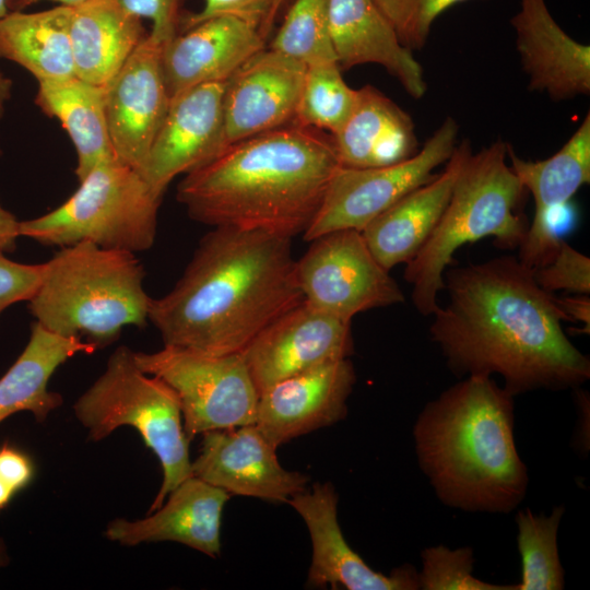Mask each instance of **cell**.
<instances>
[{
  "label": "cell",
  "instance_id": "cell-28",
  "mask_svg": "<svg viewBox=\"0 0 590 590\" xmlns=\"http://www.w3.org/2000/svg\"><path fill=\"white\" fill-rule=\"evenodd\" d=\"M35 104L47 116L60 121L78 157L75 176L80 181L95 166L117 158L109 137L104 86L76 75L38 82Z\"/></svg>",
  "mask_w": 590,
  "mask_h": 590
},
{
  "label": "cell",
  "instance_id": "cell-44",
  "mask_svg": "<svg viewBox=\"0 0 590 590\" xmlns=\"http://www.w3.org/2000/svg\"><path fill=\"white\" fill-rule=\"evenodd\" d=\"M13 82L0 70V119L3 117L7 105L12 97ZM2 156V151L0 149V157Z\"/></svg>",
  "mask_w": 590,
  "mask_h": 590
},
{
  "label": "cell",
  "instance_id": "cell-33",
  "mask_svg": "<svg viewBox=\"0 0 590 590\" xmlns=\"http://www.w3.org/2000/svg\"><path fill=\"white\" fill-rule=\"evenodd\" d=\"M418 571L421 590H510L511 585H497L474 576V551L471 546L449 548L435 545L421 554Z\"/></svg>",
  "mask_w": 590,
  "mask_h": 590
},
{
  "label": "cell",
  "instance_id": "cell-8",
  "mask_svg": "<svg viewBox=\"0 0 590 590\" xmlns=\"http://www.w3.org/2000/svg\"><path fill=\"white\" fill-rule=\"evenodd\" d=\"M55 210L20 221V236L46 246L91 241L133 253L155 243L163 197L140 173L117 158L95 166Z\"/></svg>",
  "mask_w": 590,
  "mask_h": 590
},
{
  "label": "cell",
  "instance_id": "cell-36",
  "mask_svg": "<svg viewBox=\"0 0 590 590\" xmlns=\"http://www.w3.org/2000/svg\"><path fill=\"white\" fill-rule=\"evenodd\" d=\"M534 278L544 291L552 294L567 291L589 295L590 258L560 240L552 260L534 270Z\"/></svg>",
  "mask_w": 590,
  "mask_h": 590
},
{
  "label": "cell",
  "instance_id": "cell-10",
  "mask_svg": "<svg viewBox=\"0 0 590 590\" xmlns=\"http://www.w3.org/2000/svg\"><path fill=\"white\" fill-rule=\"evenodd\" d=\"M459 127L448 117L411 157L380 167H340L333 175L322 204L306 231V241L329 232H362L376 216L402 197L433 179L457 146Z\"/></svg>",
  "mask_w": 590,
  "mask_h": 590
},
{
  "label": "cell",
  "instance_id": "cell-12",
  "mask_svg": "<svg viewBox=\"0 0 590 590\" xmlns=\"http://www.w3.org/2000/svg\"><path fill=\"white\" fill-rule=\"evenodd\" d=\"M351 322L304 299L281 315L240 353L258 392L321 364L350 358Z\"/></svg>",
  "mask_w": 590,
  "mask_h": 590
},
{
  "label": "cell",
  "instance_id": "cell-39",
  "mask_svg": "<svg viewBox=\"0 0 590 590\" xmlns=\"http://www.w3.org/2000/svg\"><path fill=\"white\" fill-rule=\"evenodd\" d=\"M35 465L20 448L3 444L0 447V511L33 481Z\"/></svg>",
  "mask_w": 590,
  "mask_h": 590
},
{
  "label": "cell",
  "instance_id": "cell-22",
  "mask_svg": "<svg viewBox=\"0 0 590 590\" xmlns=\"http://www.w3.org/2000/svg\"><path fill=\"white\" fill-rule=\"evenodd\" d=\"M167 496L160 508L143 519L113 520L106 528V538L126 546L170 541L217 556L222 512L231 494L191 475Z\"/></svg>",
  "mask_w": 590,
  "mask_h": 590
},
{
  "label": "cell",
  "instance_id": "cell-43",
  "mask_svg": "<svg viewBox=\"0 0 590 590\" xmlns=\"http://www.w3.org/2000/svg\"><path fill=\"white\" fill-rule=\"evenodd\" d=\"M43 1H49L57 4L73 7L86 0H8L7 4H8L9 11H22L25 8H28L33 4H36Z\"/></svg>",
  "mask_w": 590,
  "mask_h": 590
},
{
  "label": "cell",
  "instance_id": "cell-11",
  "mask_svg": "<svg viewBox=\"0 0 590 590\" xmlns=\"http://www.w3.org/2000/svg\"><path fill=\"white\" fill-rule=\"evenodd\" d=\"M309 243L296 260L298 286L308 304L352 321L363 311L404 302L399 284L375 258L362 232L333 231Z\"/></svg>",
  "mask_w": 590,
  "mask_h": 590
},
{
  "label": "cell",
  "instance_id": "cell-18",
  "mask_svg": "<svg viewBox=\"0 0 590 590\" xmlns=\"http://www.w3.org/2000/svg\"><path fill=\"white\" fill-rule=\"evenodd\" d=\"M306 66L263 48L225 82L224 145L293 122Z\"/></svg>",
  "mask_w": 590,
  "mask_h": 590
},
{
  "label": "cell",
  "instance_id": "cell-19",
  "mask_svg": "<svg viewBox=\"0 0 590 590\" xmlns=\"http://www.w3.org/2000/svg\"><path fill=\"white\" fill-rule=\"evenodd\" d=\"M510 167L534 199V215L519 247L518 259L535 270L554 257L560 239L555 214L578 189L590 181V115L554 155L542 161L522 160L508 146Z\"/></svg>",
  "mask_w": 590,
  "mask_h": 590
},
{
  "label": "cell",
  "instance_id": "cell-42",
  "mask_svg": "<svg viewBox=\"0 0 590 590\" xmlns=\"http://www.w3.org/2000/svg\"><path fill=\"white\" fill-rule=\"evenodd\" d=\"M19 237L20 221L0 204V248L4 252L14 251Z\"/></svg>",
  "mask_w": 590,
  "mask_h": 590
},
{
  "label": "cell",
  "instance_id": "cell-7",
  "mask_svg": "<svg viewBox=\"0 0 590 590\" xmlns=\"http://www.w3.org/2000/svg\"><path fill=\"white\" fill-rule=\"evenodd\" d=\"M75 417L98 441L121 426L138 430L146 447L158 458L163 481L149 514L160 508L167 495L192 475L179 399L161 378L144 373L134 352L118 346L104 373L76 400Z\"/></svg>",
  "mask_w": 590,
  "mask_h": 590
},
{
  "label": "cell",
  "instance_id": "cell-35",
  "mask_svg": "<svg viewBox=\"0 0 590 590\" xmlns=\"http://www.w3.org/2000/svg\"><path fill=\"white\" fill-rule=\"evenodd\" d=\"M287 0H204L196 13H185L180 31L210 17L232 16L253 27L266 40Z\"/></svg>",
  "mask_w": 590,
  "mask_h": 590
},
{
  "label": "cell",
  "instance_id": "cell-4",
  "mask_svg": "<svg viewBox=\"0 0 590 590\" xmlns=\"http://www.w3.org/2000/svg\"><path fill=\"white\" fill-rule=\"evenodd\" d=\"M514 399L492 377L468 376L420 411L417 464L442 505L506 515L522 503L529 474L515 441Z\"/></svg>",
  "mask_w": 590,
  "mask_h": 590
},
{
  "label": "cell",
  "instance_id": "cell-5",
  "mask_svg": "<svg viewBox=\"0 0 590 590\" xmlns=\"http://www.w3.org/2000/svg\"><path fill=\"white\" fill-rule=\"evenodd\" d=\"M144 276L135 253L80 241L44 262L27 307L45 329L104 349L123 328L146 326L152 298Z\"/></svg>",
  "mask_w": 590,
  "mask_h": 590
},
{
  "label": "cell",
  "instance_id": "cell-37",
  "mask_svg": "<svg viewBox=\"0 0 590 590\" xmlns=\"http://www.w3.org/2000/svg\"><path fill=\"white\" fill-rule=\"evenodd\" d=\"M128 13L152 22L149 36L161 46L173 39L179 32L185 15V0H117Z\"/></svg>",
  "mask_w": 590,
  "mask_h": 590
},
{
  "label": "cell",
  "instance_id": "cell-24",
  "mask_svg": "<svg viewBox=\"0 0 590 590\" xmlns=\"http://www.w3.org/2000/svg\"><path fill=\"white\" fill-rule=\"evenodd\" d=\"M472 151L468 141L457 144L445 169L376 216L362 235L378 262L388 271L411 261L440 220L459 170Z\"/></svg>",
  "mask_w": 590,
  "mask_h": 590
},
{
  "label": "cell",
  "instance_id": "cell-45",
  "mask_svg": "<svg viewBox=\"0 0 590 590\" xmlns=\"http://www.w3.org/2000/svg\"><path fill=\"white\" fill-rule=\"evenodd\" d=\"M9 563V556L4 542L0 539V568L4 567Z\"/></svg>",
  "mask_w": 590,
  "mask_h": 590
},
{
  "label": "cell",
  "instance_id": "cell-13",
  "mask_svg": "<svg viewBox=\"0 0 590 590\" xmlns=\"http://www.w3.org/2000/svg\"><path fill=\"white\" fill-rule=\"evenodd\" d=\"M162 47L148 34L104 85L115 155L140 174L170 104L162 69Z\"/></svg>",
  "mask_w": 590,
  "mask_h": 590
},
{
  "label": "cell",
  "instance_id": "cell-34",
  "mask_svg": "<svg viewBox=\"0 0 590 590\" xmlns=\"http://www.w3.org/2000/svg\"><path fill=\"white\" fill-rule=\"evenodd\" d=\"M393 26L403 46L421 49L434 21L450 7L467 0H374Z\"/></svg>",
  "mask_w": 590,
  "mask_h": 590
},
{
  "label": "cell",
  "instance_id": "cell-20",
  "mask_svg": "<svg viewBox=\"0 0 590 590\" xmlns=\"http://www.w3.org/2000/svg\"><path fill=\"white\" fill-rule=\"evenodd\" d=\"M267 40L232 16L203 20L179 32L162 47V69L170 99L193 86L223 82Z\"/></svg>",
  "mask_w": 590,
  "mask_h": 590
},
{
  "label": "cell",
  "instance_id": "cell-30",
  "mask_svg": "<svg viewBox=\"0 0 590 590\" xmlns=\"http://www.w3.org/2000/svg\"><path fill=\"white\" fill-rule=\"evenodd\" d=\"M565 506L553 507L550 514L520 509L515 516L517 547L520 555V581L510 590H562L565 571L558 551V529Z\"/></svg>",
  "mask_w": 590,
  "mask_h": 590
},
{
  "label": "cell",
  "instance_id": "cell-3",
  "mask_svg": "<svg viewBox=\"0 0 590 590\" xmlns=\"http://www.w3.org/2000/svg\"><path fill=\"white\" fill-rule=\"evenodd\" d=\"M341 167L332 137L294 123L240 140L184 175L176 198L211 227L304 235Z\"/></svg>",
  "mask_w": 590,
  "mask_h": 590
},
{
  "label": "cell",
  "instance_id": "cell-23",
  "mask_svg": "<svg viewBox=\"0 0 590 590\" xmlns=\"http://www.w3.org/2000/svg\"><path fill=\"white\" fill-rule=\"evenodd\" d=\"M329 32L340 69L376 63L412 97L418 99L425 94L421 64L374 0H329Z\"/></svg>",
  "mask_w": 590,
  "mask_h": 590
},
{
  "label": "cell",
  "instance_id": "cell-25",
  "mask_svg": "<svg viewBox=\"0 0 590 590\" xmlns=\"http://www.w3.org/2000/svg\"><path fill=\"white\" fill-rule=\"evenodd\" d=\"M331 137L342 167L391 165L418 151L412 118L371 85L357 90L352 113Z\"/></svg>",
  "mask_w": 590,
  "mask_h": 590
},
{
  "label": "cell",
  "instance_id": "cell-29",
  "mask_svg": "<svg viewBox=\"0 0 590 590\" xmlns=\"http://www.w3.org/2000/svg\"><path fill=\"white\" fill-rule=\"evenodd\" d=\"M71 7L10 11L0 19V58L27 70L37 82L75 75L70 43Z\"/></svg>",
  "mask_w": 590,
  "mask_h": 590
},
{
  "label": "cell",
  "instance_id": "cell-26",
  "mask_svg": "<svg viewBox=\"0 0 590 590\" xmlns=\"http://www.w3.org/2000/svg\"><path fill=\"white\" fill-rule=\"evenodd\" d=\"M69 32L75 75L102 86L149 34L142 20L117 0H86L71 7Z\"/></svg>",
  "mask_w": 590,
  "mask_h": 590
},
{
  "label": "cell",
  "instance_id": "cell-15",
  "mask_svg": "<svg viewBox=\"0 0 590 590\" xmlns=\"http://www.w3.org/2000/svg\"><path fill=\"white\" fill-rule=\"evenodd\" d=\"M339 497L332 483L293 495L288 503L307 526L312 554L306 586L347 590H418V571L405 564L389 575L374 570L349 545L338 520Z\"/></svg>",
  "mask_w": 590,
  "mask_h": 590
},
{
  "label": "cell",
  "instance_id": "cell-17",
  "mask_svg": "<svg viewBox=\"0 0 590 590\" xmlns=\"http://www.w3.org/2000/svg\"><path fill=\"white\" fill-rule=\"evenodd\" d=\"M225 83L193 86L170 99L142 177L162 196L168 185L213 158L224 148Z\"/></svg>",
  "mask_w": 590,
  "mask_h": 590
},
{
  "label": "cell",
  "instance_id": "cell-9",
  "mask_svg": "<svg viewBox=\"0 0 590 590\" xmlns=\"http://www.w3.org/2000/svg\"><path fill=\"white\" fill-rule=\"evenodd\" d=\"M137 365L177 394L187 437L255 424L259 392L240 353L215 355L167 346L134 352Z\"/></svg>",
  "mask_w": 590,
  "mask_h": 590
},
{
  "label": "cell",
  "instance_id": "cell-41",
  "mask_svg": "<svg viewBox=\"0 0 590 590\" xmlns=\"http://www.w3.org/2000/svg\"><path fill=\"white\" fill-rule=\"evenodd\" d=\"M557 303L568 321L583 323V331L590 332V297L587 294L557 297Z\"/></svg>",
  "mask_w": 590,
  "mask_h": 590
},
{
  "label": "cell",
  "instance_id": "cell-6",
  "mask_svg": "<svg viewBox=\"0 0 590 590\" xmlns=\"http://www.w3.org/2000/svg\"><path fill=\"white\" fill-rule=\"evenodd\" d=\"M509 144L497 140L467 155L448 204L433 233L405 264L404 280L418 314L432 316L439 307L444 273L463 245L493 237L503 249L519 248L529 222L522 212L526 189L507 164Z\"/></svg>",
  "mask_w": 590,
  "mask_h": 590
},
{
  "label": "cell",
  "instance_id": "cell-21",
  "mask_svg": "<svg viewBox=\"0 0 590 590\" xmlns=\"http://www.w3.org/2000/svg\"><path fill=\"white\" fill-rule=\"evenodd\" d=\"M510 23L530 90L554 101L590 93V47L557 24L545 0H520Z\"/></svg>",
  "mask_w": 590,
  "mask_h": 590
},
{
  "label": "cell",
  "instance_id": "cell-32",
  "mask_svg": "<svg viewBox=\"0 0 590 590\" xmlns=\"http://www.w3.org/2000/svg\"><path fill=\"white\" fill-rule=\"evenodd\" d=\"M270 48L305 66L337 62L329 32V0H294Z\"/></svg>",
  "mask_w": 590,
  "mask_h": 590
},
{
  "label": "cell",
  "instance_id": "cell-31",
  "mask_svg": "<svg viewBox=\"0 0 590 590\" xmlns=\"http://www.w3.org/2000/svg\"><path fill=\"white\" fill-rule=\"evenodd\" d=\"M356 98L357 90L344 81L337 62L306 66L292 123L334 134L349 118Z\"/></svg>",
  "mask_w": 590,
  "mask_h": 590
},
{
  "label": "cell",
  "instance_id": "cell-2",
  "mask_svg": "<svg viewBox=\"0 0 590 590\" xmlns=\"http://www.w3.org/2000/svg\"><path fill=\"white\" fill-rule=\"evenodd\" d=\"M291 243L266 232L212 227L174 287L152 298L149 321L164 345L241 353L304 299Z\"/></svg>",
  "mask_w": 590,
  "mask_h": 590
},
{
  "label": "cell",
  "instance_id": "cell-1",
  "mask_svg": "<svg viewBox=\"0 0 590 590\" xmlns=\"http://www.w3.org/2000/svg\"><path fill=\"white\" fill-rule=\"evenodd\" d=\"M449 300L432 315L429 337L458 378L502 377L512 397L581 387L590 359L566 335L555 294L518 257L447 269Z\"/></svg>",
  "mask_w": 590,
  "mask_h": 590
},
{
  "label": "cell",
  "instance_id": "cell-38",
  "mask_svg": "<svg viewBox=\"0 0 590 590\" xmlns=\"http://www.w3.org/2000/svg\"><path fill=\"white\" fill-rule=\"evenodd\" d=\"M5 253L0 248V317L10 306L32 298L44 272V263L17 262Z\"/></svg>",
  "mask_w": 590,
  "mask_h": 590
},
{
  "label": "cell",
  "instance_id": "cell-14",
  "mask_svg": "<svg viewBox=\"0 0 590 590\" xmlns=\"http://www.w3.org/2000/svg\"><path fill=\"white\" fill-rule=\"evenodd\" d=\"M355 382L350 358L285 378L259 393L255 425L275 448L332 426L346 417Z\"/></svg>",
  "mask_w": 590,
  "mask_h": 590
},
{
  "label": "cell",
  "instance_id": "cell-16",
  "mask_svg": "<svg viewBox=\"0 0 590 590\" xmlns=\"http://www.w3.org/2000/svg\"><path fill=\"white\" fill-rule=\"evenodd\" d=\"M192 475L228 494L284 502L306 489L309 477L284 469L276 449L255 424L202 434Z\"/></svg>",
  "mask_w": 590,
  "mask_h": 590
},
{
  "label": "cell",
  "instance_id": "cell-46",
  "mask_svg": "<svg viewBox=\"0 0 590 590\" xmlns=\"http://www.w3.org/2000/svg\"><path fill=\"white\" fill-rule=\"evenodd\" d=\"M7 3L8 0H0V19L10 12Z\"/></svg>",
  "mask_w": 590,
  "mask_h": 590
},
{
  "label": "cell",
  "instance_id": "cell-40",
  "mask_svg": "<svg viewBox=\"0 0 590 590\" xmlns=\"http://www.w3.org/2000/svg\"><path fill=\"white\" fill-rule=\"evenodd\" d=\"M576 404V426L573 435L571 446L578 456L586 457L590 449V401L588 392L580 387L573 389Z\"/></svg>",
  "mask_w": 590,
  "mask_h": 590
},
{
  "label": "cell",
  "instance_id": "cell-27",
  "mask_svg": "<svg viewBox=\"0 0 590 590\" xmlns=\"http://www.w3.org/2000/svg\"><path fill=\"white\" fill-rule=\"evenodd\" d=\"M95 351L88 342L56 334L33 322L26 346L0 378V423L23 411L44 422L63 401L48 389L54 373L74 355Z\"/></svg>",
  "mask_w": 590,
  "mask_h": 590
}]
</instances>
